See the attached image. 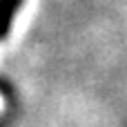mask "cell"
<instances>
[{
  "label": "cell",
  "instance_id": "1",
  "mask_svg": "<svg viewBox=\"0 0 127 127\" xmlns=\"http://www.w3.org/2000/svg\"><path fill=\"white\" fill-rule=\"evenodd\" d=\"M22 4V0H0V40L7 38L13 13L18 11V7Z\"/></svg>",
  "mask_w": 127,
  "mask_h": 127
}]
</instances>
